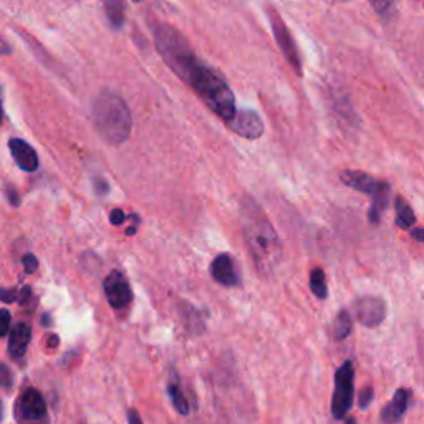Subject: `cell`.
<instances>
[{"label": "cell", "mask_w": 424, "mask_h": 424, "mask_svg": "<svg viewBox=\"0 0 424 424\" xmlns=\"http://www.w3.org/2000/svg\"><path fill=\"white\" fill-rule=\"evenodd\" d=\"M345 424H357V421H355L353 418H348V419H346V421H345Z\"/></svg>", "instance_id": "35"}, {"label": "cell", "mask_w": 424, "mask_h": 424, "mask_svg": "<svg viewBox=\"0 0 424 424\" xmlns=\"http://www.w3.org/2000/svg\"><path fill=\"white\" fill-rule=\"evenodd\" d=\"M156 48L161 58L175 74L197 93L211 110L225 123L236 116V98L225 80L209 65L197 58L189 43L175 27L161 23L155 28Z\"/></svg>", "instance_id": "1"}, {"label": "cell", "mask_w": 424, "mask_h": 424, "mask_svg": "<svg viewBox=\"0 0 424 424\" xmlns=\"http://www.w3.org/2000/svg\"><path fill=\"white\" fill-rule=\"evenodd\" d=\"M397 225L399 229H413L416 224V216L413 208L406 203L405 197H397Z\"/></svg>", "instance_id": "15"}, {"label": "cell", "mask_w": 424, "mask_h": 424, "mask_svg": "<svg viewBox=\"0 0 424 424\" xmlns=\"http://www.w3.org/2000/svg\"><path fill=\"white\" fill-rule=\"evenodd\" d=\"M10 153L14 156L15 163L20 169H23L25 172H34L38 169V156L35 153V149L23 140H10L9 143Z\"/></svg>", "instance_id": "13"}, {"label": "cell", "mask_w": 424, "mask_h": 424, "mask_svg": "<svg viewBox=\"0 0 424 424\" xmlns=\"http://www.w3.org/2000/svg\"><path fill=\"white\" fill-rule=\"evenodd\" d=\"M211 274L214 280L224 287H236L241 284L239 272H237L236 264H234L232 257L229 256V254H221V256L214 258L211 265Z\"/></svg>", "instance_id": "11"}, {"label": "cell", "mask_w": 424, "mask_h": 424, "mask_svg": "<svg viewBox=\"0 0 424 424\" xmlns=\"http://www.w3.org/2000/svg\"><path fill=\"white\" fill-rule=\"evenodd\" d=\"M60 343V340H58V337H56V335H50V338H48V342H47V345L50 346V348H55L56 345H58Z\"/></svg>", "instance_id": "31"}, {"label": "cell", "mask_w": 424, "mask_h": 424, "mask_svg": "<svg viewBox=\"0 0 424 424\" xmlns=\"http://www.w3.org/2000/svg\"><path fill=\"white\" fill-rule=\"evenodd\" d=\"M229 128L242 138L247 140L260 138L262 133H264V123H262L260 116L252 110L237 111L234 120L229 123Z\"/></svg>", "instance_id": "10"}, {"label": "cell", "mask_w": 424, "mask_h": 424, "mask_svg": "<svg viewBox=\"0 0 424 424\" xmlns=\"http://www.w3.org/2000/svg\"><path fill=\"white\" fill-rule=\"evenodd\" d=\"M126 219V216H124V212L121 211V209H115V211H111L110 214V222L113 225H121Z\"/></svg>", "instance_id": "28"}, {"label": "cell", "mask_w": 424, "mask_h": 424, "mask_svg": "<svg viewBox=\"0 0 424 424\" xmlns=\"http://www.w3.org/2000/svg\"><path fill=\"white\" fill-rule=\"evenodd\" d=\"M138 225H140V224H135V225H133V227L126 229V236H135L136 231H138Z\"/></svg>", "instance_id": "33"}, {"label": "cell", "mask_w": 424, "mask_h": 424, "mask_svg": "<svg viewBox=\"0 0 424 424\" xmlns=\"http://www.w3.org/2000/svg\"><path fill=\"white\" fill-rule=\"evenodd\" d=\"M32 337V330L27 323H17L14 328L10 330V337H9V353L12 358H22L25 355L28 343H30Z\"/></svg>", "instance_id": "14"}, {"label": "cell", "mask_w": 424, "mask_h": 424, "mask_svg": "<svg viewBox=\"0 0 424 424\" xmlns=\"http://www.w3.org/2000/svg\"><path fill=\"white\" fill-rule=\"evenodd\" d=\"M10 333V312L7 309H0V338Z\"/></svg>", "instance_id": "22"}, {"label": "cell", "mask_w": 424, "mask_h": 424, "mask_svg": "<svg viewBox=\"0 0 424 424\" xmlns=\"http://www.w3.org/2000/svg\"><path fill=\"white\" fill-rule=\"evenodd\" d=\"M93 183H95V192H96V196H107L108 192H110V188H108V184H107V181L104 179H102V177H96L95 181H93Z\"/></svg>", "instance_id": "26"}, {"label": "cell", "mask_w": 424, "mask_h": 424, "mask_svg": "<svg viewBox=\"0 0 424 424\" xmlns=\"http://www.w3.org/2000/svg\"><path fill=\"white\" fill-rule=\"evenodd\" d=\"M168 393H169V398H171L172 405H175L177 413L183 414V416H188L189 414V403H188V399L184 398V394H183V391H181L179 385H176V383H169Z\"/></svg>", "instance_id": "18"}, {"label": "cell", "mask_w": 424, "mask_h": 424, "mask_svg": "<svg viewBox=\"0 0 424 424\" xmlns=\"http://www.w3.org/2000/svg\"><path fill=\"white\" fill-rule=\"evenodd\" d=\"M269 19H270V25H272L274 37H276V42L280 52L284 54L285 60L290 63V67L297 71L298 76H302V60L300 55H298V50L295 47V42H293L292 35H290L289 28H287L285 22L282 20L280 15L277 14L274 9H269Z\"/></svg>", "instance_id": "6"}, {"label": "cell", "mask_w": 424, "mask_h": 424, "mask_svg": "<svg viewBox=\"0 0 424 424\" xmlns=\"http://www.w3.org/2000/svg\"><path fill=\"white\" fill-rule=\"evenodd\" d=\"M14 386V373L7 365L0 363V388L3 390H10Z\"/></svg>", "instance_id": "21"}, {"label": "cell", "mask_w": 424, "mask_h": 424, "mask_svg": "<svg viewBox=\"0 0 424 424\" xmlns=\"http://www.w3.org/2000/svg\"><path fill=\"white\" fill-rule=\"evenodd\" d=\"M410 399L411 391L406 388H399L393 399L381 410L383 424H398L401 421V418L408 411V406H410Z\"/></svg>", "instance_id": "12"}, {"label": "cell", "mask_w": 424, "mask_h": 424, "mask_svg": "<svg viewBox=\"0 0 424 424\" xmlns=\"http://www.w3.org/2000/svg\"><path fill=\"white\" fill-rule=\"evenodd\" d=\"M371 7H373L379 17L385 20L393 19L397 15V3L390 2V0H373Z\"/></svg>", "instance_id": "20"}, {"label": "cell", "mask_w": 424, "mask_h": 424, "mask_svg": "<svg viewBox=\"0 0 424 424\" xmlns=\"http://www.w3.org/2000/svg\"><path fill=\"white\" fill-rule=\"evenodd\" d=\"M15 418L19 424H48L47 403L35 388H27L15 403Z\"/></svg>", "instance_id": "5"}, {"label": "cell", "mask_w": 424, "mask_h": 424, "mask_svg": "<svg viewBox=\"0 0 424 424\" xmlns=\"http://www.w3.org/2000/svg\"><path fill=\"white\" fill-rule=\"evenodd\" d=\"M3 121V110H2V96H0V124Z\"/></svg>", "instance_id": "34"}, {"label": "cell", "mask_w": 424, "mask_h": 424, "mask_svg": "<svg viewBox=\"0 0 424 424\" xmlns=\"http://www.w3.org/2000/svg\"><path fill=\"white\" fill-rule=\"evenodd\" d=\"M411 237L418 242H424V229L423 227H413L411 229Z\"/></svg>", "instance_id": "30"}, {"label": "cell", "mask_w": 424, "mask_h": 424, "mask_svg": "<svg viewBox=\"0 0 424 424\" xmlns=\"http://www.w3.org/2000/svg\"><path fill=\"white\" fill-rule=\"evenodd\" d=\"M310 289H312L313 295L320 300H325L328 297V285H326L325 272L322 267H315L310 272Z\"/></svg>", "instance_id": "17"}, {"label": "cell", "mask_w": 424, "mask_h": 424, "mask_svg": "<svg viewBox=\"0 0 424 424\" xmlns=\"http://www.w3.org/2000/svg\"><path fill=\"white\" fill-rule=\"evenodd\" d=\"M3 416V406H2V401H0V419H2Z\"/></svg>", "instance_id": "36"}, {"label": "cell", "mask_w": 424, "mask_h": 424, "mask_svg": "<svg viewBox=\"0 0 424 424\" xmlns=\"http://www.w3.org/2000/svg\"><path fill=\"white\" fill-rule=\"evenodd\" d=\"M241 224L245 244L258 274L264 277L270 276L282 260V244L272 222L260 205L250 197L242 201Z\"/></svg>", "instance_id": "2"}, {"label": "cell", "mask_w": 424, "mask_h": 424, "mask_svg": "<svg viewBox=\"0 0 424 424\" xmlns=\"http://www.w3.org/2000/svg\"><path fill=\"white\" fill-rule=\"evenodd\" d=\"M5 196H7V199H9V203L14 205V208H17V205H20L19 192L15 191V189L12 188V186H5Z\"/></svg>", "instance_id": "27"}, {"label": "cell", "mask_w": 424, "mask_h": 424, "mask_svg": "<svg viewBox=\"0 0 424 424\" xmlns=\"http://www.w3.org/2000/svg\"><path fill=\"white\" fill-rule=\"evenodd\" d=\"M104 9H107L108 20H110L111 27L121 28L124 23V10L123 3L121 2H107L104 3Z\"/></svg>", "instance_id": "19"}, {"label": "cell", "mask_w": 424, "mask_h": 424, "mask_svg": "<svg viewBox=\"0 0 424 424\" xmlns=\"http://www.w3.org/2000/svg\"><path fill=\"white\" fill-rule=\"evenodd\" d=\"M340 181L346 188L355 189V191L366 194V196L371 197V201L377 199V197L386 196V194H391V188L388 183H383V181H378L377 177H373L368 172L363 171H343L340 175Z\"/></svg>", "instance_id": "7"}, {"label": "cell", "mask_w": 424, "mask_h": 424, "mask_svg": "<svg viewBox=\"0 0 424 424\" xmlns=\"http://www.w3.org/2000/svg\"><path fill=\"white\" fill-rule=\"evenodd\" d=\"M93 124L108 144L124 143L131 133V113L128 104L115 93L103 91L93 102Z\"/></svg>", "instance_id": "3"}, {"label": "cell", "mask_w": 424, "mask_h": 424, "mask_svg": "<svg viewBox=\"0 0 424 424\" xmlns=\"http://www.w3.org/2000/svg\"><path fill=\"white\" fill-rule=\"evenodd\" d=\"M371 401H373V388H363L360 391V397H358V405H360L361 410H366Z\"/></svg>", "instance_id": "24"}, {"label": "cell", "mask_w": 424, "mask_h": 424, "mask_svg": "<svg viewBox=\"0 0 424 424\" xmlns=\"http://www.w3.org/2000/svg\"><path fill=\"white\" fill-rule=\"evenodd\" d=\"M104 287V295L108 298V304H110L115 310H123L131 304L133 300V292L131 287H129L126 277L118 270H113L108 274V277L103 282Z\"/></svg>", "instance_id": "9"}, {"label": "cell", "mask_w": 424, "mask_h": 424, "mask_svg": "<svg viewBox=\"0 0 424 424\" xmlns=\"http://www.w3.org/2000/svg\"><path fill=\"white\" fill-rule=\"evenodd\" d=\"M128 424H143V419H141L140 413H136L135 410H129V413H128Z\"/></svg>", "instance_id": "29"}, {"label": "cell", "mask_w": 424, "mask_h": 424, "mask_svg": "<svg viewBox=\"0 0 424 424\" xmlns=\"http://www.w3.org/2000/svg\"><path fill=\"white\" fill-rule=\"evenodd\" d=\"M351 328H353L351 315L346 312V310L338 312L337 318L333 320V326H332V335L335 340L342 342V340H345V338H348V335L351 333Z\"/></svg>", "instance_id": "16"}, {"label": "cell", "mask_w": 424, "mask_h": 424, "mask_svg": "<svg viewBox=\"0 0 424 424\" xmlns=\"http://www.w3.org/2000/svg\"><path fill=\"white\" fill-rule=\"evenodd\" d=\"M355 318L366 328H377L385 322L386 305L381 298L363 295L353 302Z\"/></svg>", "instance_id": "8"}, {"label": "cell", "mask_w": 424, "mask_h": 424, "mask_svg": "<svg viewBox=\"0 0 424 424\" xmlns=\"http://www.w3.org/2000/svg\"><path fill=\"white\" fill-rule=\"evenodd\" d=\"M0 300H2L3 304H14V302H20V290L0 289Z\"/></svg>", "instance_id": "23"}, {"label": "cell", "mask_w": 424, "mask_h": 424, "mask_svg": "<svg viewBox=\"0 0 424 424\" xmlns=\"http://www.w3.org/2000/svg\"><path fill=\"white\" fill-rule=\"evenodd\" d=\"M22 262H23V269H25V274H34L35 270L38 269V260L34 254H27V256H23Z\"/></svg>", "instance_id": "25"}, {"label": "cell", "mask_w": 424, "mask_h": 424, "mask_svg": "<svg viewBox=\"0 0 424 424\" xmlns=\"http://www.w3.org/2000/svg\"><path fill=\"white\" fill-rule=\"evenodd\" d=\"M10 52V47L7 45L5 42H2V40H0V55H7Z\"/></svg>", "instance_id": "32"}, {"label": "cell", "mask_w": 424, "mask_h": 424, "mask_svg": "<svg viewBox=\"0 0 424 424\" xmlns=\"http://www.w3.org/2000/svg\"><path fill=\"white\" fill-rule=\"evenodd\" d=\"M355 401V368L353 363L345 361L335 373V391L332 413L335 419H345Z\"/></svg>", "instance_id": "4"}]
</instances>
